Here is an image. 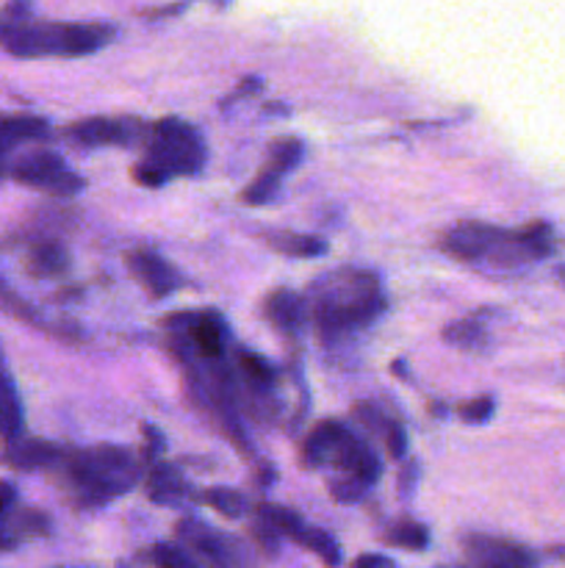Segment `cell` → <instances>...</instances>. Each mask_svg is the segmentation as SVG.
<instances>
[{
    "label": "cell",
    "mask_w": 565,
    "mask_h": 568,
    "mask_svg": "<svg viewBox=\"0 0 565 568\" xmlns=\"http://www.w3.org/2000/svg\"><path fill=\"white\" fill-rule=\"evenodd\" d=\"M386 544L399 546V549L421 551L430 544V529L421 522H414V518H402V522H397L386 533Z\"/></svg>",
    "instance_id": "44dd1931"
},
{
    "label": "cell",
    "mask_w": 565,
    "mask_h": 568,
    "mask_svg": "<svg viewBox=\"0 0 565 568\" xmlns=\"http://www.w3.org/2000/svg\"><path fill=\"white\" fill-rule=\"evenodd\" d=\"M12 178L18 183L45 192L51 198H75L86 189V180L67 167L59 152L53 150H31L12 161Z\"/></svg>",
    "instance_id": "8992f818"
},
{
    "label": "cell",
    "mask_w": 565,
    "mask_h": 568,
    "mask_svg": "<svg viewBox=\"0 0 565 568\" xmlns=\"http://www.w3.org/2000/svg\"><path fill=\"white\" fill-rule=\"evenodd\" d=\"M559 277H563V283H565V270H563V272H559Z\"/></svg>",
    "instance_id": "836d02e7"
},
{
    "label": "cell",
    "mask_w": 565,
    "mask_h": 568,
    "mask_svg": "<svg viewBox=\"0 0 565 568\" xmlns=\"http://www.w3.org/2000/svg\"><path fill=\"white\" fill-rule=\"evenodd\" d=\"M189 483H186L184 474L178 472V466L172 463H153L150 474H147V496L158 505H180L184 499H189Z\"/></svg>",
    "instance_id": "e0dca14e"
},
{
    "label": "cell",
    "mask_w": 565,
    "mask_h": 568,
    "mask_svg": "<svg viewBox=\"0 0 565 568\" xmlns=\"http://www.w3.org/2000/svg\"><path fill=\"white\" fill-rule=\"evenodd\" d=\"M493 400L491 397H477V400H469L465 406H460V417H463L465 424H485L491 422L493 417Z\"/></svg>",
    "instance_id": "83f0119b"
},
{
    "label": "cell",
    "mask_w": 565,
    "mask_h": 568,
    "mask_svg": "<svg viewBox=\"0 0 565 568\" xmlns=\"http://www.w3.org/2000/svg\"><path fill=\"white\" fill-rule=\"evenodd\" d=\"M349 435L353 433H349L347 424L336 422V419H327V422L316 424L303 444V466L320 469L327 466V463L333 466Z\"/></svg>",
    "instance_id": "5bb4252c"
},
{
    "label": "cell",
    "mask_w": 565,
    "mask_h": 568,
    "mask_svg": "<svg viewBox=\"0 0 565 568\" xmlns=\"http://www.w3.org/2000/svg\"><path fill=\"white\" fill-rule=\"evenodd\" d=\"M51 533V518L34 507H14L3 522H0V551H9L14 546L25 544L31 538Z\"/></svg>",
    "instance_id": "9a60e30c"
},
{
    "label": "cell",
    "mask_w": 565,
    "mask_h": 568,
    "mask_svg": "<svg viewBox=\"0 0 565 568\" xmlns=\"http://www.w3.org/2000/svg\"><path fill=\"white\" fill-rule=\"evenodd\" d=\"M51 136V123L34 114H0V156H12V150L25 141H42Z\"/></svg>",
    "instance_id": "2e32d148"
},
{
    "label": "cell",
    "mask_w": 565,
    "mask_h": 568,
    "mask_svg": "<svg viewBox=\"0 0 565 568\" xmlns=\"http://www.w3.org/2000/svg\"><path fill=\"white\" fill-rule=\"evenodd\" d=\"M64 483L79 507H101L117 496L128 494L139 483V463L123 446H92V450L64 452Z\"/></svg>",
    "instance_id": "277c9868"
},
{
    "label": "cell",
    "mask_w": 565,
    "mask_h": 568,
    "mask_svg": "<svg viewBox=\"0 0 565 568\" xmlns=\"http://www.w3.org/2000/svg\"><path fill=\"white\" fill-rule=\"evenodd\" d=\"M366 491H369V485L360 483L358 477H349V474H338V477H333L331 483L333 499L338 502H358L364 499Z\"/></svg>",
    "instance_id": "4316f807"
},
{
    "label": "cell",
    "mask_w": 565,
    "mask_h": 568,
    "mask_svg": "<svg viewBox=\"0 0 565 568\" xmlns=\"http://www.w3.org/2000/svg\"><path fill=\"white\" fill-rule=\"evenodd\" d=\"M303 156H305L303 141H300V139H280V141H274L272 147H269L266 167H272L274 172H280L283 178H286L292 169L300 167Z\"/></svg>",
    "instance_id": "603a6c76"
},
{
    "label": "cell",
    "mask_w": 565,
    "mask_h": 568,
    "mask_svg": "<svg viewBox=\"0 0 565 568\" xmlns=\"http://www.w3.org/2000/svg\"><path fill=\"white\" fill-rule=\"evenodd\" d=\"M300 546H305L308 551H314V555L320 557L325 566H331V568L342 566V546H338V540L333 538L327 529L308 527V529H305L303 540H300Z\"/></svg>",
    "instance_id": "7402d4cb"
},
{
    "label": "cell",
    "mask_w": 565,
    "mask_h": 568,
    "mask_svg": "<svg viewBox=\"0 0 565 568\" xmlns=\"http://www.w3.org/2000/svg\"><path fill=\"white\" fill-rule=\"evenodd\" d=\"M134 178H136V183L147 186V189H158V186H164L169 180L167 175H164L158 167H153L150 161L136 164V167H134Z\"/></svg>",
    "instance_id": "f1b7e54d"
},
{
    "label": "cell",
    "mask_w": 565,
    "mask_h": 568,
    "mask_svg": "<svg viewBox=\"0 0 565 568\" xmlns=\"http://www.w3.org/2000/svg\"><path fill=\"white\" fill-rule=\"evenodd\" d=\"M147 158L153 167L161 169L167 178L175 175H197L206 167V139L195 125L184 123L178 117L158 119L150 130V141H147Z\"/></svg>",
    "instance_id": "5b68a950"
},
{
    "label": "cell",
    "mask_w": 565,
    "mask_h": 568,
    "mask_svg": "<svg viewBox=\"0 0 565 568\" xmlns=\"http://www.w3.org/2000/svg\"><path fill=\"white\" fill-rule=\"evenodd\" d=\"M178 538L184 540L186 549L211 568H255L250 549L244 540L236 535L219 533V529L208 527L200 518H180L178 522Z\"/></svg>",
    "instance_id": "52a82bcc"
},
{
    "label": "cell",
    "mask_w": 565,
    "mask_h": 568,
    "mask_svg": "<svg viewBox=\"0 0 565 568\" xmlns=\"http://www.w3.org/2000/svg\"><path fill=\"white\" fill-rule=\"evenodd\" d=\"M128 270L145 286V292L153 299H167L180 286V277L175 272V266L158 253H153V250H134L128 255Z\"/></svg>",
    "instance_id": "30bf717a"
},
{
    "label": "cell",
    "mask_w": 565,
    "mask_h": 568,
    "mask_svg": "<svg viewBox=\"0 0 565 568\" xmlns=\"http://www.w3.org/2000/svg\"><path fill=\"white\" fill-rule=\"evenodd\" d=\"M23 400H20L18 383H14V377L7 364V355H3V347H0V441H3V444H12V441L23 439Z\"/></svg>",
    "instance_id": "4fadbf2b"
},
{
    "label": "cell",
    "mask_w": 565,
    "mask_h": 568,
    "mask_svg": "<svg viewBox=\"0 0 565 568\" xmlns=\"http://www.w3.org/2000/svg\"><path fill=\"white\" fill-rule=\"evenodd\" d=\"M386 444H388V452H391L394 457H405V452H408V435H405V428L399 422H388L386 428Z\"/></svg>",
    "instance_id": "f546056e"
},
{
    "label": "cell",
    "mask_w": 565,
    "mask_h": 568,
    "mask_svg": "<svg viewBox=\"0 0 565 568\" xmlns=\"http://www.w3.org/2000/svg\"><path fill=\"white\" fill-rule=\"evenodd\" d=\"M202 499L211 507H217V511L228 518H239L247 513V496L233 488H211L202 494Z\"/></svg>",
    "instance_id": "484cf974"
},
{
    "label": "cell",
    "mask_w": 565,
    "mask_h": 568,
    "mask_svg": "<svg viewBox=\"0 0 565 568\" xmlns=\"http://www.w3.org/2000/svg\"><path fill=\"white\" fill-rule=\"evenodd\" d=\"M353 568H397V562L386 555H360L353 562Z\"/></svg>",
    "instance_id": "d6a6232c"
},
{
    "label": "cell",
    "mask_w": 565,
    "mask_h": 568,
    "mask_svg": "<svg viewBox=\"0 0 565 568\" xmlns=\"http://www.w3.org/2000/svg\"><path fill=\"white\" fill-rule=\"evenodd\" d=\"M150 560L156 568H206L186 546L156 544L150 549Z\"/></svg>",
    "instance_id": "d4e9b609"
},
{
    "label": "cell",
    "mask_w": 565,
    "mask_h": 568,
    "mask_svg": "<svg viewBox=\"0 0 565 568\" xmlns=\"http://www.w3.org/2000/svg\"><path fill=\"white\" fill-rule=\"evenodd\" d=\"M150 130L153 125L142 123L136 117H123V119H112V117H90L81 119V123L70 125L67 128V139L79 147H147L150 141Z\"/></svg>",
    "instance_id": "ba28073f"
},
{
    "label": "cell",
    "mask_w": 565,
    "mask_h": 568,
    "mask_svg": "<svg viewBox=\"0 0 565 568\" xmlns=\"http://www.w3.org/2000/svg\"><path fill=\"white\" fill-rule=\"evenodd\" d=\"M443 253L463 264H485L499 270H521L532 261L552 253V236L543 222L521 231H502V228L482 225V222H460L443 236Z\"/></svg>",
    "instance_id": "3957f363"
},
{
    "label": "cell",
    "mask_w": 565,
    "mask_h": 568,
    "mask_svg": "<svg viewBox=\"0 0 565 568\" xmlns=\"http://www.w3.org/2000/svg\"><path fill=\"white\" fill-rule=\"evenodd\" d=\"M465 551H469L471 568H535V557L530 555V549L502 538L469 535Z\"/></svg>",
    "instance_id": "9c48e42d"
},
{
    "label": "cell",
    "mask_w": 565,
    "mask_h": 568,
    "mask_svg": "<svg viewBox=\"0 0 565 568\" xmlns=\"http://www.w3.org/2000/svg\"><path fill=\"white\" fill-rule=\"evenodd\" d=\"M355 413H358V419L366 424V428L375 430V433L386 435V428H388V422H391V419L383 417V413L377 411L375 406H366V402H360V406L355 408Z\"/></svg>",
    "instance_id": "4dcf8cb0"
},
{
    "label": "cell",
    "mask_w": 565,
    "mask_h": 568,
    "mask_svg": "<svg viewBox=\"0 0 565 568\" xmlns=\"http://www.w3.org/2000/svg\"><path fill=\"white\" fill-rule=\"evenodd\" d=\"M308 308L322 341L338 344L375 325L388 308V299L383 297L377 275L344 266L311 286Z\"/></svg>",
    "instance_id": "6da1fadb"
},
{
    "label": "cell",
    "mask_w": 565,
    "mask_h": 568,
    "mask_svg": "<svg viewBox=\"0 0 565 568\" xmlns=\"http://www.w3.org/2000/svg\"><path fill=\"white\" fill-rule=\"evenodd\" d=\"M20 505V494L18 485L9 483V480H0V522Z\"/></svg>",
    "instance_id": "1f68e13d"
},
{
    "label": "cell",
    "mask_w": 565,
    "mask_h": 568,
    "mask_svg": "<svg viewBox=\"0 0 565 568\" xmlns=\"http://www.w3.org/2000/svg\"><path fill=\"white\" fill-rule=\"evenodd\" d=\"M263 242L280 255L289 259H320L327 253V242L320 236H305V233L292 231H269L263 233Z\"/></svg>",
    "instance_id": "d6986e66"
},
{
    "label": "cell",
    "mask_w": 565,
    "mask_h": 568,
    "mask_svg": "<svg viewBox=\"0 0 565 568\" xmlns=\"http://www.w3.org/2000/svg\"><path fill=\"white\" fill-rule=\"evenodd\" d=\"M443 341L452 344V347L458 349H482L488 344V327L480 316L452 322V325L443 330Z\"/></svg>",
    "instance_id": "ffe728a7"
},
{
    "label": "cell",
    "mask_w": 565,
    "mask_h": 568,
    "mask_svg": "<svg viewBox=\"0 0 565 568\" xmlns=\"http://www.w3.org/2000/svg\"><path fill=\"white\" fill-rule=\"evenodd\" d=\"M25 266L34 277H42V281H53V277L67 275L70 270V250L64 248L56 239H42V242H34L29 250V259H25Z\"/></svg>",
    "instance_id": "ac0fdd59"
},
{
    "label": "cell",
    "mask_w": 565,
    "mask_h": 568,
    "mask_svg": "<svg viewBox=\"0 0 565 568\" xmlns=\"http://www.w3.org/2000/svg\"><path fill=\"white\" fill-rule=\"evenodd\" d=\"M62 446L51 444L45 439H18L12 444H3L0 461L18 472H40V469H56L64 457Z\"/></svg>",
    "instance_id": "8fae6325"
},
{
    "label": "cell",
    "mask_w": 565,
    "mask_h": 568,
    "mask_svg": "<svg viewBox=\"0 0 565 568\" xmlns=\"http://www.w3.org/2000/svg\"><path fill=\"white\" fill-rule=\"evenodd\" d=\"M280 183H283V175L274 172L272 167H263L261 172L255 175L250 186L244 189V203L247 206H266L278 198Z\"/></svg>",
    "instance_id": "cb8c5ba5"
},
{
    "label": "cell",
    "mask_w": 565,
    "mask_h": 568,
    "mask_svg": "<svg viewBox=\"0 0 565 568\" xmlns=\"http://www.w3.org/2000/svg\"><path fill=\"white\" fill-rule=\"evenodd\" d=\"M263 316L283 336H297L303 330L305 319H308V299L303 294L292 292V288H278L263 303Z\"/></svg>",
    "instance_id": "7c38bea8"
},
{
    "label": "cell",
    "mask_w": 565,
    "mask_h": 568,
    "mask_svg": "<svg viewBox=\"0 0 565 568\" xmlns=\"http://www.w3.org/2000/svg\"><path fill=\"white\" fill-rule=\"evenodd\" d=\"M112 40V25L34 20L25 0H14L0 12V48L18 59H79L101 51Z\"/></svg>",
    "instance_id": "7a4b0ae2"
}]
</instances>
